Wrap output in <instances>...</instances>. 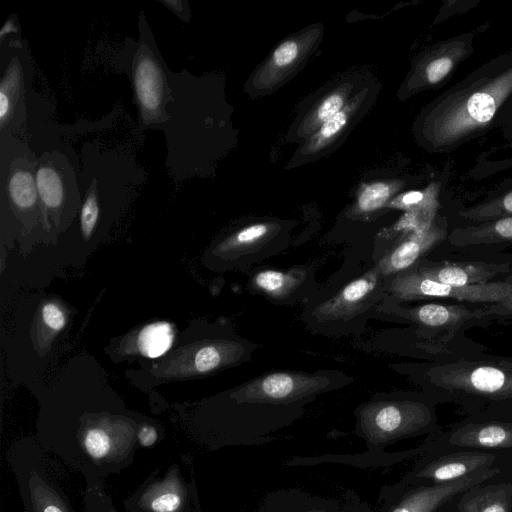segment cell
<instances>
[{"instance_id":"cell-1","label":"cell","mask_w":512,"mask_h":512,"mask_svg":"<svg viewBox=\"0 0 512 512\" xmlns=\"http://www.w3.org/2000/svg\"><path fill=\"white\" fill-rule=\"evenodd\" d=\"M511 92L512 66L493 78L473 82L465 92L450 94L433 117L434 142L448 146L484 127Z\"/></svg>"},{"instance_id":"cell-2","label":"cell","mask_w":512,"mask_h":512,"mask_svg":"<svg viewBox=\"0 0 512 512\" xmlns=\"http://www.w3.org/2000/svg\"><path fill=\"white\" fill-rule=\"evenodd\" d=\"M430 409L410 400H377L357 411L355 434L364 440L367 452L383 453L392 443L431 431Z\"/></svg>"},{"instance_id":"cell-3","label":"cell","mask_w":512,"mask_h":512,"mask_svg":"<svg viewBox=\"0 0 512 512\" xmlns=\"http://www.w3.org/2000/svg\"><path fill=\"white\" fill-rule=\"evenodd\" d=\"M499 472V468L489 467L447 483H408L401 480L385 485L378 495V512H439L463 492Z\"/></svg>"},{"instance_id":"cell-4","label":"cell","mask_w":512,"mask_h":512,"mask_svg":"<svg viewBox=\"0 0 512 512\" xmlns=\"http://www.w3.org/2000/svg\"><path fill=\"white\" fill-rule=\"evenodd\" d=\"M390 290L396 297L404 300L448 297L470 302H503L512 296V283L486 282L468 286H452L411 272L395 277L390 283Z\"/></svg>"},{"instance_id":"cell-5","label":"cell","mask_w":512,"mask_h":512,"mask_svg":"<svg viewBox=\"0 0 512 512\" xmlns=\"http://www.w3.org/2000/svg\"><path fill=\"white\" fill-rule=\"evenodd\" d=\"M328 386L327 379L295 373H272L247 384L237 394L248 406L279 407L296 404Z\"/></svg>"},{"instance_id":"cell-6","label":"cell","mask_w":512,"mask_h":512,"mask_svg":"<svg viewBox=\"0 0 512 512\" xmlns=\"http://www.w3.org/2000/svg\"><path fill=\"white\" fill-rule=\"evenodd\" d=\"M495 458L492 453L477 450L446 455H437L428 450L401 480L429 484L452 482L492 467Z\"/></svg>"},{"instance_id":"cell-7","label":"cell","mask_w":512,"mask_h":512,"mask_svg":"<svg viewBox=\"0 0 512 512\" xmlns=\"http://www.w3.org/2000/svg\"><path fill=\"white\" fill-rule=\"evenodd\" d=\"M440 382L447 388L494 398H512V366H459L441 372Z\"/></svg>"},{"instance_id":"cell-8","label":"cell","mask_w":512,"mask_h":512,"mask_svg":"<svg viewBox=\"0 0 512 512\" xmlns=\"http://www.w3.org/2000/svg\"><path fill=\"white\" fill-rule=\"evenodd\" d=\"M434 441H428L418 447L392 453H370L358 454H324L317 456H295L285 461L286 466H307L322 463L345 464L360 468L387 467L401 461L410 459L417 455H423L434 446Z\"/></svg>"},{"instance_id":"cell-9","label":"cell","mask_w":512,"mask_h":512,"mask_svg":"<svg viewBox=\"0 0 512 512\" xmlns=\"http://www.w3.org/2000/svg\"><path fill=\"white\" fill-rule=\"evenodd\" d=\"M340 508L341 499L292 487L265 494L254 512H339Z\"/></svg>"},{"instance_id":"cell-10","label":"cell","mask_w":512,"mask_h":512,"mask_svg":"<svg viewBox=\"0 0 512 512\" xmlns=\"http://www.w3.org/2000/svg\"><path fill=\"white\" fill-rule=\"evenodd\" d=\"M450 447L474 449L512 448V424L487 422L470 424L448 437Z\"/></svg>"},{"instance_id":"cell-11","label":"cell","mask_w":512,"mask_h":512,"mask_svg":"<svg viewBox=\"0 0 512 512\" xmlns=\"http://www.w3.org/2000/svg\"><path fill=\"white\" fill-rule=\"evenodd\" d=\"M456 504L458 512H512V484H478L463 492Z\"/></svg>"},{"instance_id":"cell-12","label":"cell","mask_w":512,"mask_h":512,"mask_svg":"<svg viewBox=\"0 0 512 512\" xmlns=\"http://www.w3.org/2000/svg\"><path fill=\"white\" fill-rule=\"evenodd\" d=\"M441 237V231L431 227L411 233L381 259L377 272L392 274L408 268Z\"/></svg>"},{"instance_id":"cell-13","label":"cell","mask_w":512,"mask_h":512,"mask_svg":"<svg viewBox=\"0 0 512 512\" xmlns=\"http://www.w3.org/2000/svg\"><path fill=\"white\" fill-rule=\"evenodd\" d=\"M377 284V270L369 271L360 278L347 284L332 299L320 305L318 316L335 319L348 315L369 297Z\"/></svg>"},{"instance_id":"cell-14","label":"cell","mask_w":512,"mask_h":512,"mask_svg":"<svg viewBox=\"0 0 512 512\" xmlns=\"http://www.w3.org/2000/svg\"><path fill=\"white\" fill-rule=\"evenodd\" d=\"M420 275L428 279L452 286H468L486 283L493 274L487 268L479 266L446 265L423 269Z\"/></svg>"},{"instance_id":"cell-15","label":"cell","mask_w":512,"mask_h":512,"mask_svg":"<svg viewBox=\"0 0 512 512\" xmlns=\"http://www.w3.org/2000/svg\"><path fill=\"white\" fill-rule=\"evenodd\" d=\"M363 94L365 93L362 92L357 98H354L350 103L345 105L341 111L322 124L315 134L307 141L303 151L309 154L315 153L333 141L347 125L353 112L358 107Z\"/></svg>"},{"instance_id":"cell-16","label":"cell","mask_w":512,"mask_h":512,"mask_svg":"<svg viewBox=\"0 0 512 512\" xmlns=\"http://www.w3.org/2000/svg\"><path fill=\"white\" fill-rule=\"evenodd\" d=\"M136 90L145 112L155 111L160 102V72L150 60H143L136 70Z\"/></svg>"},{"instance_id":"cell-17","label":"cell","mask_w":512,"mask_h":512,"mask_svg":"<svg viewBox=\"0 0 512 512\" xmlns=\"http://www.w3.org/2000/svg\"><path fill=\"white\" fill-rule=\"evenodd\" d=\"M174 331L167 322H157L142 329L138 336L140 352L149 358H156L169 350L173 343Z\"/></svg>"},{"instance_id":"cell-18","label":"cell","mask_w":512,"mask_h":512,"mask_svg":"<svg viewBox=\"0 0 512 512\" xmlns=\"http://www.w3.org/2000/svg\"><path fill=\"white\" fill-rule=\"evenodd\" d=\"M398 189V184L391 181H376L361 186L357 194L356 211L374 212L387 205L388 200Z\"/></svg>"},{"instance_id":"cell-19","label":"cell","mask_w":512,"mask_h":512,"mask_svg":"<svg viewBox=\"0 0 512 512\" xmlns=\"http://www.w3.org/2000/svg\"><path fill=\"white\" fill-rule=\"evenodd\" d=\"M9 195L13 203L21 209L33 207L37 200V185L33 175L25 170L15 171L8 184Z\"/></svg>"},{"instance_id":"cell-20","label":"cell","mask_w":512,"mask_h":512,"mask_svg":"<svg viewBox=\"0 0 512 512\" xmlns=\"http://www.w3.org/2000/svg\"><path fill=\"white\" fill-rule=\"evenodd\" d=\"M35 179L38 194L45 206L59 207L63 201V185L58 173L49 166H41Z\"/></svg>"},{"instance_id":"cell-21","label":"cell","mask_w":512,"mask_h":512,"mask_svg":"<svg viewBox=\"0 0 512 512\" xmlns=\"http://www.w3.org/2000/svg\"><path fill=\"white\" fill-rule=\"evenodd\" d=\"M349 87L350 86L347 85L346 88L338 89L320 103L315 112L306 122L304 128L306 132L309 133L314 129L318 130L322 124L344 108L347 95L350 92Z\"/></svg>"},{"instance_id":"cell-22","label":"cell","mask_w":512,"mask_h":512,"mask_svg":"<svg viewBox=\"0 0 512 512\" xmlns=\"http://www.w3.org/2000/svg\"><path fill=\"white\" fill-rule=\"evenodd\" d=\"M292 272L284 273L276 270H264L255 277V284L258 288L279 297L291 291L299 283V278Z\"/></svg>"},{"instance_id":"cell-23","label":"cell","mask_w":512,"mask_h":512,"mask_svg":"<svg viewBox=\"0 0 512 512\" xmlns=\"http://www.w3.org/2000/svg\"><path fill=\"white\" fill-rule=\"evenodd\" d=\"M467 316L464 310L439 304H426L417 311V318L427 326H444Z\"/></svg>"},{"instance_id":"cell-24","label":"cell","mask_w":512,"mask_h":512,"mask_svg":"<svg viewBox=\"0 0 512 512\" xmlns=\"http://www.w3.org/2000/svg\"><path fill=\"white\" fill-rule=\"evenodd\" d=\"M271 225L257 223L238 231L228 242L229 249H245L260 242L270 232Z\"/></svg>"},{"instance_id":"cell-25","label":"cell","mask_w":512,"mask_h":512,"mask_svg":"<svg viewBox=\"0 0 512 512\" xmlns=\"http://www.w3.org/2000/svg\"><path fill=\"white\" fill-rule=\"evenodd\" d=\"M432 195L433 193L429 189L409 191L392 199L386 206L410 211L423 205Z\"/></svg>"},{"instance_id":"cell-26","label":"cell","mask_w":512,"mask_h":512,"mask_svg":"<svg viewBox=\"0 0 512 512\" xmlns=\"http://www.w3.org/2000/svg\"><path fill=\"white\" fill-rule=\"evenodd\" d=\"M85 447L91 456L101 458L110 449L109 437L100 429H91L85 436Z\"/></svg>"},{"instance_id":"cell-27","label":"cell","mask_w":512,"mask_h":512,"mask_svg":"<svg viewBox=\"0 0 512 512\" xmlns=\"http://www.w3.org/2000/svg\"><path fill=\"white\" fill-rule=\"evenodd\" d=\"M222 361V353L216 346H205L195 355V367L199 372H208L215 369Z\"/></svg>"},{"instance_id":"cell-28","label":"cell","mask_w":512,"mask_h":512,"mask_svg":"<svg viewBox=\"0 0 512 512\" xmlns=\"http://www.w3.org/2000/svg\"><path fill=\"white\" fill-rule=\"evenodd\" d=\"M298 54V43L294 40H287L274 50L271 62L277 68H285L296 60Z\"/></svg>"},{"instance_id":"cell-29","label":"cell","mask_w":512,"mask_h":512,"mask_svg":"<svg viewBox=\"0 0 512 512\" xmlns=\"http://www.w3.org/2000/svg\"><path fill=\"white\" fill-rule=\"evenodd\" d=\"M99 215L97 200L94 195H90L85 200L81 209V228L86 239L91 236Z\"/></svg>"},{"instance_id":"cell-30","label":"cell","mask_w":512,"mask_h":512,"mask_svg":"<svg viewBox=\"0 0 512 512\" xmlns=\"http://www.w3.org/2000/svg\"><path fill=\"white\" fill-rule=\"evenodd\" d=\"M453 62L449 57H441L430 62L426 68V77L430 83L442 80L451 70Z\"/></svg>"},{"instance_id":"cell-31","label":"cell","mask_w":512,"mask_h":512,"mask_svg":"<svg viewBox=\"0 0 512 512\" xmlns=\"http://www.w3.org/2000/svg\"><path fill=\"white\" fill-rule=\"evenodd\" d=\"M42 318L44 323L55 331L61 330L66 321L63 311L54 303H47L43 306Z\"/></svg>"},{"instance_id":"cell-32","label":"cell","mask_w":512,"mask_h":512,"mask_svg":"<svg viewBox=\"0 0 512 512\" xmlns=\"http://www.w3.org/2000/svg\"><path fill=\"white\" fill-rule=\"evenodd\" d=\"M339 512H375L371 506L362 501L353 490H347L341 499Z\"/></svg>"},{"instance_id":"cell-33","label":"cell","mask_w":512,"mask_h":512,"mask_svg":"<svg viewBox=\"0 0 512 512\" xmlns=\"http://www.w3.org/2000/svg\"><path fill=\"white\" fill-rule=\"evenodd\" d=\"M180 503L181 499L177 494L166 493L154 499L151 507L155 512H173Z\"/></svg>"},{"instance_id":"cell-34","label":"cell","mask_w":512,"mask_h":512,"mask_svg":"<svg viewBox=\"0 0 512 512\" xmlns=\"http://www.w3.org/2000/svg\"><path fill=\"white\" fill-rule=\"evenodd\" d=\"M494 232L505 239H512V217L497 221L493 227Z\"/></svg>"},{"instance_id":"cell-35","label":"cell","mask_w":512,"mask_h":512,"mask_svg":"<svg viewBox=\"0 0 512 512\" xmlns=\"http://www.w3.org/2000/svg\"><path fill=\"white\" fill-rule=\"evenodd\" d=\"M157 439V432L154 427L143 426L139 431V442L143 446H151Z\"/></svg>"},{"instance_id":"cell-36","label":"cell","mask_w":512,"mask_h":512,"mask_svg":"<svg viewBox=\"0 0 512 512\" xmlns=\"http://www.w3.org/2000/svg\"><path fill=\"white\" fill-rule=\"evenodd\" d=\"M503 206L506 211L512 212V192L505 196Z\"/></svg>"},{"instance_id":"cell-37","label":"cell","mask_w":512,"mask_h":512,"mask_svg":"<svg viewBox=\"0 0 512 512\" xmlns=\"http://www.w3.org/2000/svg\"><path fill=\"white\" fill-rule=\"evenodd\" d=\"M501 303L503 304V307L506 310H509L510 312H512V296Z\"/></svg>"},{"instance_id":"cell-38","label":"cell","mask_w":512,"mask_h":512,"mask_svg":"<svg viewBox=\"0 0 512 512\" xmlns=\"http://www.w3.org/2000/svg\"><path fill=\"white\" fill-rule=\"evenodd\" d=\"M44 512H62V510L57 506L50 505L45 508Z\"/></svg>"}]
</instances>
